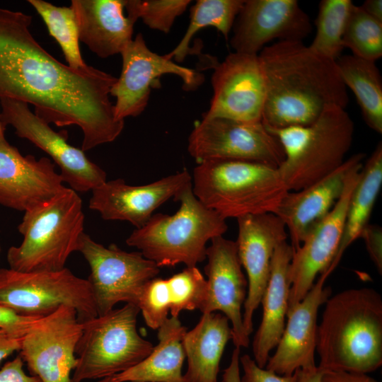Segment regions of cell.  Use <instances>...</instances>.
I'll return each instance as SVG.
<instances>
[{
	"instance_id": "cell-1",
	"label": "cell",
	"mask_w": 382,
	"mask_h": 382,
	"mask_svg": "<svg viewBox=\"0 0 382 382\" xmlns=\"http://www.w3.org/2000/svg\"><path fill=\"white\" fill-rule=\"evenodd\" d=\"M32 18L0 8V100L31 104L48 124L78 126L83 151L115 140L125 125L115 118L109 97L117 78L91 66L74 69L57 60L32 35Z\"/></svg>"
},
{
	"instance_id": "cell-2",
	"label": "cell",
	"mask_w": 382,
	"mask_h": 382,
	"mask_svg": "<svg viewBox=\"0 0 382 382\" xmlns=\"http://www.w3.org/2000/svg\"><path fill=\"white\" fill-rule=\"evenodd\" d=\"M266 96L262 122L267 128L308 126L329 106L346 108L349 96L335 60L303 41H278L258 54Z\"/></svg>"
},
{
	"instance_id": "cell-3",
	"label": "cell",
	"mask_w": 382,
	"mask_h": 382,
	"mask_svg": "<svg viewBox=\"0 0 382 382\" xmlns=\"http://www.w3.org/2000/svg\"><path fill=\"white\" fill-rule=\"evenodd\" d=\"M324 371L368 374L382 364V298L374 289H349L330 297L318 325Z\"/></svg>"
},
{
	"instance_id": "cell-4",
	"label": "cell",
	"mask_w": 382,
	"mask_h": 382,
	"mask_svg": "<svg viewBox=\"0 0 382 382\" xmlns=\"http://www.w3.org/2000/svg\"><path fill=\"white\" fill-rule=\"evenodd\" d=\"M192 178L196 197L224 219L275 214L289 191L277 168L253 161H202Z\"/></svg>"
},
{
	"instance_id": "cell-5",
	"label": "cell",
	"mask_w": 382,
	"mask_h": 382,
	"mask_svg": "<svg viewBox=\"0 0 382 382\" xmlns=\"http://www.w3.org/2000/svg\"><path fill=\"white\" fill-rule=\"evenodd\" d=\"M174 200L180 202L174 214H154L133 231L126 243L159 267L180 263L196 267L206 259L207 243L226 232V219L196 197L192 185Z\"/></svg>"
},
{
	"instance_id": "cell-6",
	"label": "cell",
	"mask_w": 382,
	"mask_h": 382,
	"mask_svg": "<svg viewBox=\"0 0 382 382\" xmlns=\"http://www.w3.org/2000/svg\"><path fill=\"white\" fill-rule=\"evenodd\" d=\"M81 197L66 187L50 199L25 212L18 226L23 239L11 246L6 258L9 268L18 272L58 271L77 251L83 233Z\"/></svg>"
},
{
	"instance_id": "cell-7",
	"label": "cell",
	"mask_w": 382,
	"mask_h": 382,
	"mask_svg": "<svg viewBox=\"0 0 382 382\" xmlns=\"http://www.w3.org/2000/svg\"><path fill=\"white\" fill-rule=\"evenodd\" d=\"M267 129L278 139L284 151V160L277 168L282 180L289 191H298L324 178L345 162L352 143L354 123L345 108L329 106L308 126Z\"/></svg>"
},
{
	"instance_id": "cell-8",
	"label": "cell",
	"mask_w": 382,
	"mask_h": 382,
	"mask_svg": "<svg viewBox=\"0 0 382 382\" xmlns=\"http://www.w3.org/2000/svg\"><path fill=\"white\" fill-rule=\"evenodd\" d=\"M139 312L136 305L126 303L105 315L81 322L73 382L113 376L149 355L154 346L137 329Z\"/></svg>"
},
{
	"instance_id": "cell-9",
	"label": "cell",
	"mask_w": 382,
	"mask_h": 382,
	"mask_svg": "<svg viewBox=\"0 0 382 382\" xmlns=\"http://www.w3.org/2000/svg\"><path fill=\"white\" fill-rule=\"evenodd\" d=\"M0 305L26 316H44L62 306L74 308L81 322L98 316L88 281L66 267L28 272L0 269Z\"/></svg>"
},
{
	"instance_id": "cell-10",
	"label": "cell",
	"mask_w": 382,
	"mask_h": 382,
	"mask_svg": "<svg viewBox=\"0 0 382 382\" xmlns=\"http://www.w3.org/2000/svg\"><path fill=\"white\" fill-rule=\"evenodd\" d=\"M77 251L91 268L87 280L98 316L110 312L120 302L136 305L142 287L160 272V267L141 253L127 252L115 244L105 247L84 232Z\"/></svg>"
},
{
	"instance_id": "cell-11",
	"label": "cell",
	"mask_w": 382,
	"mask_h": 382,
	"mask_svg": "<svg viewBox=\"0 0 382 382\" xmlns=\"http://www.w3.org/2000/svg\"><path fill=\"white\" fill-rule=\"evenodd\" d=\"M187 151L197 163L239 160L278 168L285 158L279 141L262 122H245L223 117H202L190 134Z\"/></svg>"
},
{
	"instance_id": "cell-12",
	"label": "cell",
	"mask_w": 382,
	"mask_h": 382,
	"mask_svg": "<svg viewBox=\"0 0 382 382\" xmlns=\"http://www.w3.org/2000/svg\"><path fill=\"white\" fill-rule=\"evenodd\" d=\"M0 123L12 126L15 134L50 156L59 167L64 180L76 192H86L103 185L106 173L80 149L67 142V132H57L33 112L26 103L9 98L0 100Z\"/></svg>"
},
{
	"instance_id": "cell-13",
	"label": "cell",
	"mask_w": 382,
	"mask_h": 382,
	"mask_svg": "<svg viewBox=\"0 0 382 382\" xmlns=\"http://www.w3.org/2000/svg\"><path fill=\"white\" fill-rule=\"evenodd\" d=\"M82 323L74 308L62 306L37 318L22 338L19 355L30 375L42 382H73L71 372Z\"/></svg>"
},
{
	"instance_id": "cell-14",
	"label": "cell",
	"mask_w": 382,
	"mask_h": 382,
	"mask_svg": "<svg viewBox=\"0 0 382 382\" xmlns=\"http://www.w3.org/2000/svg\"><path fill=\"white\" fill-rule=\"evenodd\" d=\"M120 54L121 74L110 92L116 98L114 108L117 120L139 115L148 104L151 88L163 74L177 75L189 89L202 83V75L195 70L178 65L166 54L159 55L150 50L141 33H138Z\"/></svg>"
},
{
	"instance_id": "cell-15",
	"label": "cell",
	"mask_w": 382,
	"mask_h": 382,
	"mask_svg": "<svg viewBox=\"0 0 382 382\" xmlns=\"http://www.w3.org/2000/svg\"><path fill=\"white\" fill-rule=\"evenodd\" d=\"M213 97L204 118L262 122L266 86L258 54L233 52L214 66Z\"/></svg>"
},
{
	"instance_id": "cell-16",
	"label": "cell",
	"mask_w": 382,
	"mask_h": 382,
	"mask_svg": "<svg viewBox=\"0 0 382 382\" xmlns=\"http://www.w3.org/2000/svg\"><path fill=\"white\" fill-rule=\"evenodd\" d=\"M363 163L349 173L344 192L330 213L312 228L294 250L289 265V308L300 301L311 289L316 277L331 265L344 231L348 205Z\"/></svg>"
},
{
	"instance_id": "cell-17",
	"label": "cell",
	"mask_w": 382,
	"mask_h": 382,
	"mask_svg": "<svg viewBox=\"0 0 382 382\" xmlns=\"http://www.w3.org/2000/svg\"><path fill=\"white\" fill-rule=\"evenodd\" d=\"M311 30L296 0H244L230 43L236 52L258 54L272 40L303 41Z\"/></svg>"
},
{
	"instance_id": "cell-18",
	"label": "cell",
	"mask_w": 382,
	"mask_h": 382,
	"mask_svg": "<svg viewBox=\"0 0 382 382\" xmlns=\"http://www.w3.org/2000/svg\"><path fill=\"white\" fill-rule=\"evenodd\" d=\"M237 251L248 277L243 323L250 336L253 331V314L268 283L274 253L287 240L288 233L283 221L274 213L247 215L237 219Z\"/></svg>"
},
{
	"instance_id": "cell-19",
	"label": "cell",
	"mask_w": 382,
	"mask_h": 382,
	"mask_svg": "<svg viewBox=\"0 0 382 382\" xmlns=\"http://www.w3.org/2000/svg\"><path fill=\"white\" fill-rule=\"evenodd\" d=\"M207 277L202 313L220 311L231 323V339L236 347H247L249 336L243 323L242 306L247 296L248 282L242 271L236 241L218 236L207 248Z\"/></svg>"
},
{
	"instance_id": "cell-20",
	"label": "cell",
	"mask_w": 382,
	"mask_h": 382,
	"mask_svg": "<svg viewBox=\"0 0 382 382\" xmlns=\"http://www.w3.org/2000/svg\"><path fill=\"white\" fill-rule=\"evenodd\" d=\"M192 185V175L185 169L144 185H128L117 178L91 190L89 208L105 220L126 221L138 228L161 205Z\"/></svg>"
},
{
	"instance_id": "cell-21",
	"label": "cell",
	"mask_w": 382,
	"mask_h": 382,
	"mask_svg": "<svg viewBox=\"0 0 382 382\" xmlns=\"http://www.w3.org/2000/svg\"><path fill=\"white\" fill-rule=\"evenodd\" d=\"M47 157L23 156L0 135V204L25 212L62 192L66 186Z\"/></svg>"
},
{
	"instance_id": "cell-22",
	"label": "cell",
	"mask_w": 382,
	"mask_h": 382,
	"mask_svg": "<svg viewBox=\"0 0 382 382\" xmlns=\"http://www.w3.org/2000/svg\"><path fill=\"white\" fill-rule=\"evenodd\" d=\"M332 272L328 268L320 274L306 295L288 308L283 334L265 368L278 375L290 376L299 369L316 366L318 313L330 297L332 289L325 287L324 283Z\"/></svg>"
},
{
	"instance_id": "cell-23",
	"label": "cell",
	"mask_w": 382,
	"mask_h": 382,
	"mask_svg": "<svg viewBox=\"0 0 382 382\" xmlns=\"http://www.w3.org/2000/svg\"><path fill=\"white\" fill-rule=\"evenodd\" d=\"M364 156V154H356L320 180L286 193L275 214L284 224L294 250L301 245L308 231L332 209L344 192L349 173L362 163Z\"/></svg>"
},
{
	"instance_id": "cell-24",
	"label": "cell",
	"mask_w": 382,
	"mask_h": 382,
	"mask_svg": "<svg viewBox=\"0 0 382 382\" xmlns=\"http://www.w3.org/2000/svg\"><path fill=\"white\" fill-rule=\"evenodd\" d=\"M79 40L96 55L120 54L133 40L134 23L124 14L125 0H71Z\"/></svg>"
},
{
	"instance_id": "cell-25",
	"label": "cell",
	"mask_w": 382,
	"mask_h": 382,
	"mask_svg": "<svg viewBox=\"0 0 382 382\" xmlns=\"http://www.w3.org/2000/svg\"><path fill=\"white\" fill-rule=\"evenodd\" d=\"M293 253V248L285 241L277 247L271 261L270 278L261 300L262 318L253 342L254 360L260 368L265 367L271 350L277 347L284 330Z\"/></svg>"
},
{
	"instance_id": "cell-26",
	"label": "cell",
	"mask_w": 382,
	"mask_h": 382,
	"mask_svg": "<svg viewBox=\"0 0 382 382\" xmlns=\"http://www.w3.org/2000/svg\"><path fill=\"white\" fill-rule=\"evenodd\" d=\"M229 339L231 328L224 314L202 313L195 327L183 337L187 361L184 382H219L220 361Z\"/></svg>"
},
{
	"instance_id": "cell-27",
	"label": "cell",
	"mask_w": 382,
	"mask_h": 382,
	"mask_svg": "<svg viewBox=\"0 0 382 382\" xmlns=\"http://www.w3.org/2000/svg\"><path fill=\"white\" fill-rule=\"evenodd\" d=\"M187 329L178 317L167 318L158 329V343L144 360L112 376L114 382H184L185 354L183 340Z\"/></svg>"
},
{
	"instance_id": "cell-28",
	"label": "cell",
	"mask_w": 382,
	"mask_h": 382,
	"mask_svg": "<svg viewBox=\"0 0 382 382\" xmlns=\"http://www.w3.org/2000/svg\"><path fill=\"white\" fill-rule=\"evenodd\" d=\"M382 185V144L379 142L363 165L359 180L351 195L343 234L337 253L330 266L335 267L347 248L369 224Z\"/></svg>"
},
{
	"instance_id": "cell-29",
	"label": "cell",
	"mask_w": 382,
	"mask_h": 382,
	"mask_svg": "<svg viewBox=\"0 0 382 382\" xmlns=\"http://www.w3.org/2000/svg\"><path fill=\"white\" fill-rule=\"evenodd\" d=\"M341 79L351 89L361 108L366 124L382 133V79L375 62L352 54L336 60Z\"/></svg>"
},
{
	"instance_id": "cell-30",
	"label": "cell",
	"mask_w": 382,
	"mask_h": 382,
	"mask_svg": "<svg viewBox=\"0 0 382 382\" xmlns=\"http://www.w3.org/2000/svg\"><path fill=\"white\" fill-rule=\"evenodd\" d=\"M244 0H198L190 9V23L178 45L166 56L178 62L190 51V42L196 33L205 27L216 28L227 40Z\"/></svg>"
},
{
	"instance_id": "cell-31",
	"label": "cell",
	"mask_w": 382,
	"mask_h": 382,
	"mask_svg": "<svg viewBox=\"0 0 382 382\" xmlns=\"http://www.w3.org/2000/svg\"><path fill=\"white\" fill-rule=\"evenodd\" d=\"M158 298L173 317L182 311L200 309L206 297L207 280L196 267H186L169 278H156Z\"/></svg>"
},
{
	"instance_id": "cell-32",
	"label": "cell",
	"mask_w": 382,
	"mask_h": 382,
	"mask_svg": "<svg viewBox=\"0 0 382 382\" xmlns=\"http://www.w3.org/2000/svg\"><path fill=\"white\" fill-rule=\"evenodd\" d=\"M45 22L50 35L59 45L68 66L81 69L88 65L79 49V28L73 8L57 6L43 0H28Z\"/></svg>"
},
{
	"instance_id": "cell-33",
	"label": "cell",
	"mask_w": 382,
	"mask_h": 382,
	"mask_svg": "<svg viewBox=\"0 0 382 382\" xmlns=\"http://www.w3.org/2000/svg\"><path fill=\"white\" fill-rule=\"evenodd\" d=\"M350 0H323L315 21L316 34L309 46L313 51L337 60L344 49L342 37L350 8Z\"/></svg>"
},
{
	"instance_id": "cell-34",
	"label": "cell",
	"mask_w": 382,
	"mask_h": 382,
	"mask_svg": "<svg viewBox=\"0 0 382 382\" xmlns=\"http://www.w3.org/2000/svg\"><path fill=\"white\" fill-rule=\"evenodd\" d=\"M342 44L352 55L375 62L382 56V22L368 15L361 6L352 4Z\"/></svg>"
},
{
	"instance_id": "cell-35",
	"label": "cell",
	"mask_w": 382,
	"mask_h": 382,
	"mask_svg": "<svg viewBox=\"0 0 382 382\" xmlns=\"http://www.w3.org/2000/svg\"><path fill=\"white\" fill-rule=\"evenodd\" d=\"M190 0H125L127 17L134 23L141 18L151 29L168 33L175 18L190 4Z\"/></svg>"
},
{
	"instance_id": "cell-36",
	"label": "cell",
	"mask_w": 382,
	"mask_h": 382,
	"mask_svg": "<svg viewBox=\"0 0 382 382\" xmlns=\"http://www.w3.org/2000/svg\"><path fill=\"white\" fill-rule=\"evenodd\" d=\"M239 360L243 370L241 382H296V371L290 376H281L266 368L259 367L248 354L243 355Z\"/></svg>"
},
{
	"instance_id": "cell-37",
	"label": "cell",
	"mask_w": 382,
	"mask_h": 382,
	"mask_svg": "<svg viewBox=\"0 0 382 382\" xmlns=\"http://www.w3.org/2000/svg\"><path fill=\"white\" fill-rule=\"evenodd\" d=\"M360 238H363L368 254L378 273H382V230L378 225L368 224Z\"/></svg>"
},
{
	"instance_id": "cell-38",
	"label": "cell",
	"mask_w": 382,
	"mask_h": 382,
	"mask_svg": "<svg viewBox=\"0 0 382 382\" xmlns=\"http://www.w3.org/2000/svg\"><path fill=\"white\" fill-rule=\"evenodd\" d=\"M40 316H26L18 314L0 305V328L23 337L32 323Z\"/></svg>"
},
{
	"instance_id": "cell-39",
	"label": "cell",
	"mask_w": 382,
	"mask_h": 382,
	"mask_svg": "<svg viewBox=\"0 0 382 382\" xmlns=\"http://www.w3.org/2000/svg\"><path fill=\"white\" fill-rule=\"evenodd\" d=\"M23 364L20 355L6 362L0 370V382H42L38 377L26 374Z\"/></svg>"
},
{
	"instance_id": "cell-40",
	"label": "cell",
	"mask_w": 382,
	"mask_h": 382,
	"mask_svg": "<svg viewBox=\"0 0 382 382\" xmlns=\"http://www.w3.org/2000/svg\"><path fill=\"white\" fill-rule=\"evenodd\" d=\"M323 382H378L366 374L326 371Z\"/></svg>"
},
{
	"instance_id": "cell-41",
	"label": "cell",
	"mask_w": 382,
	"mask_h": 382,
	"mask_svg": "<svg viewBox=\"0 0 382 382\" xmlns=\"http://www.w3.org/2000/svg\"><path fill=\"white\" fill-rule=\"evenodd\" d=\"M23 337L0 328V362L15 351H19Z\"/></svg>"
},
{
	"instance_id": "cell-42",
	"label": "cell",
	"mask_w": 382,
	"mask_h": 382,
	"mask_svg": "<svg viewBox=\"0 0 382 382\" xmlns=\"http://www.w3.org/2000/svg\"><path fill=\"white\" fill-rule=\"evenodd\" d=\"M240 347H236L233 352L229 366L224 370L223 381L224 382H241L239 375Z\"/></svg>"
},
{
	"instance_id": "cell-43",
	"label": "cell",
	"mask_w": 382,
	"mask_h": 382,
	"mask_svg": "<svg viewBox=\"0 0 382 382\" xmlns=\"http://www.w3.org/2000/svg\"><path fill=\"white\" fill-rule=\"evenodd\" d=\"M325 371L318 366L299 369L296 370V382H323Z\"/></svg>"
},
{
	"instance_id": "cell-44",
	"label": "cell",
	"mask_w": 382,
	"mask_h": 382,
	"mask_svg": "<svg viewBox=\"0 0 382 382\" xmlns=\"http://www.w3.org/2000/svg\"><path fill=\"white\" fill-rule=\"evenodd\" d=\"M360 6L368 15L382 22L381 0H366Z\"/></svg>"
},
{
	"instance_id": "cell-45",
	"label": "cell",
	"mask_w": 382,
	"mask_h": 382,
	"mask_svg": "<svg viewBox=\"0 0 382 382\" xmlns=\"http://www.w3.org/2000/svg\"><path fill=\"white\" fill-rule=\"evenodd\" d=\"M98 382H114L112 376L100 379Z\"/></svg>"
},
{
	"instance_id": "cell-46",
	"label": "cell",
	"mask_w": 382,
	"mask_h": 382,
	"mask_svg": "<svg viewBox=\"0 0 382 382\" xmlns=\"http://www.w3.org/2000/svg\"><path fill=\"white\" fill-rule=\"evenodd\" d=\"M6 128L0 123V135L4 134Z\"/></svg>"
},
{
	"instance_id": "cell-47",
	"label": "cell",
	"mask_w": 382,
	"mask_h": 382,
	"mask_svg": "<svg viewBox=\"0 0 382 382\" xmlns=\"http://www.w3.org/2000/svg\"><path fill=\"white\" fill-rule=\"evenodd\" d=\"M220 382H224V381L222 380V381H220Z\"/></svg>"
},
{
	"instance_id": "cell-48",
	"label": "cell",
	"mask_w": 382,
	"mask_h": 382,
	"mask_svg": "<svg viewBox=\"0 0 382 382\" xmlns=\"http://www.w3.org/2000/svg\"><path fill=\"white\" fill-rule=\"evenodd\" d=\"M0 251H1V247H0Z\"/></svg>"
}]
</instances>
